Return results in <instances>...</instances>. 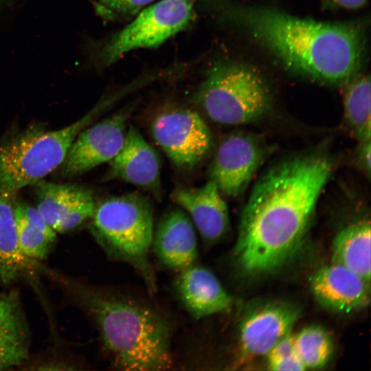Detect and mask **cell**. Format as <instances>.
I'll return each instance as SVG.
<instances>
[{"label": "cell", "instance_id": "6da1fadb", "mask_svg": "<svg viewBox=\"0 0 371 371\" xmlns=\"http://www.w3.org/2000/svg\"><path fill=\"white\" fill-rule=\"evenodd\" d=\"M332 171L327 157L310 154L286 159L262 175L243 211L234 248L243 271L266 273L294 256Z\"/></svg>", "mask_w": 371, "mask_h": 371}, {"label": "cell", "instance_id": "7a4b0ae2", "mask_svg": "<svg viewBox=\"0 0 371 371\" xmlns=\"http://www.w3.org/2000/svg\"><path fill=\"white\" fill-rule=\"evenodd\" d=\"M242 25L290 70L332 85L348 82L360 68L363 36L355 25L317 21L269 8H245Z\"/></svg>", "mask_w": 371, "mask_h": 371}, {"label": "cell", "instance_id": "3957f363", "mask_svg": "<svg viewBox=\"0 0 371 371\" xmlns=\"http://www.w3.org/2000/svg\"><path fill=\"white\" fill-rule=\"evenodd\" d=\"M47 272L95 322L114 366L130 371L172 366L170 327L159 312L138 301Z\"/></svg>", "mask_w": 371, "mask_h": 371}, {"label": "cell", "instance_id": "277c9868", "mask_svg": "<svg viewBox=\"0 0 371 371\" xmlns=\"http://www.w3.org/2000/svg\"><path fill=\"white\" fill-rule=\"evenodd\" d=\"M91 218V232L108 256L133 267L155 292L156 278L148 258L154 235L150 201L137 193L111 196L96 205Z\"/></svg>", "mask_w": 371, "mask_h": 371}, {"label": "cell", "instance_id": "5b68a950", "mask_svg": "<svg viewBox=\"0 0 371 371\" xmlns=\"http://www.w3.org/2000/svg\"><path fill=\"white\" fill-rule=\"evenodd\" d=\"M109 107V101L102 100L69 126L46 131L41 124L34 125L2 145L0 194H15L60 166L78 133Z\"/></svg>", "mask_w": 371, "mask_h": 371}, {"label": "cell", "instance_id": "8992f818", "mask_svg": "<svg viewBox=\"0 0 371 371\" xmlns=\"http://www.w3.org/2000/svg\"><path fill=\"white\" fill-rule=\"evenodd\" d=\"M195 100L213 121L240 125L263 117L271 107V95L256 69L240 63L223 61L208 71Z\"/></svg>", "mask_w": 371, "mask_h": 371}, {"label": "cell", "instance_id": "52a82bcc", "mask_svg": "<svg viewBox=\"0 0 371 371\" xmlns=\"http://www.w3.org/2000/svg\"><path fill=\"white\" fill-rule=\"evenodd\" d=\"M191 0H160L142 10L102 50L109 65L132 50L155 47L184 30L193 18Z\"/></svg>", "mask_w": 371, "mask_h": 371}, {"label": "cell", "instance_id": "ba28073f", "mask_svg": "<svg viewBox=\"0 0 371 371\" xmlns=\"http://www.w3.org/2000/svg\"><path fill=\"white\" fill-rule=\"evenodd\" d=\"M153 137L178 168L190 169L210 150L212 138L209 127L199 113L186 108L162 111L153 120Z\"/></svg>", "mask_w": 371, "mask_h": 371}, {"label": "cell", "instance_id": "9c48e42d", "mask_svg": "<svg viewBox=\"0 0 371 371\" xmlns=\"http://www.w3.org/2000/svg\"><path fill=\"white\" fill-rule=\"evenodd\" d=\"M133 108L134 106H126L81 131L60 166V175L76 176L111 161L124 144L126 123Z\"/></svg>", "mask_w": 371, "mask_h": 371}, {"label": "cell", "instance_id": "30bf717a", "mask_svg": "<svg viewBox=\"0 0 371 371\" xmlns=\"http://www.w3.org/2000/svg\"><path fill=\"white\" fill-rule=\"evenodd\" d=\"M266 154L265 146L256 136L234 133L225 137L216 150L211 180L221 192L236 196L247 188Z\"/></svg>", "mask_w": 371, "mask_h": 371}, {"label": "cell", "instance_id": "8fae6325", "mask_svg": "<svg viewBox=\"0 0 371 371\" xmlns=\"http://www.w3.org/2000/svg\"><path fill=\"white\" fill-rule=\"evenodd\" d=\"M35 183L36 208L56 233L74 230L91 218L96 203L89 189L41 180Z\"/></svg>", "mask_w": 371, "mask_h": 371}, {"label": "cell", "instance_id": "7c38bea8", "mask_svg": "<svg viewBox=\"0 0 371 371\" xmlns=\"http://www.w3.org/2000/svg\"><path fill=\"white\" fill-rule=\"evenodd\" d=\"M299 317L293 305L271 303L257 308L242 321L239 346L242 357L256 358L267 355L291 329Z\"/></svg>", "mask_w": 371, "mask_h": 371}, {"label": "cell", "instance_id": "4fadbf2b", "mask_svg": "<svg viewBox=\"0 0 371 371\" xmlns=\"http://www.w3.org/2000/svg\"><path fill=\"white\" fill-rule=\"evenodd\" d=\"M315 299L330 310L350 313L368 305L370 282L337 263L320 267L311 278Z\"/></svg>", "mask_w": 371, "mask_h": 371}, {"label": "cell", "instance_id": "5bb4252c", "mask_svg": "<svg viewBox=\"0 0 371 371\" xmlns=\"http://www.w3.org/2000/svg\"><path fill=\"white\" fill-rule=\"evenodd\" d=\"M104 179H120L156 196L161 195L158 156L135 127L131 126L126 131L124 144L111 160Z\"/></svg>", "mask_w": 371, "mask_h": 371}, {"label": "cell", "instance_id": "9a60e30c", "mask_svg": "<svg viewBox=\"0 0 371 371\" xmlns=\"http://www.w3.org/2000/svg\"><path fill=\"white\" fill-rule=\"evenodd\" d=\"M170 198L189 213L207 243L216 242L227 233L229 224L228 208L212 180L200 188H175Z\"/></svg>", "mask_w": 371, "mask_h": 371}, {"label": "cell", "instance_id": "2e32d148", "mask_svg": "<svg viewBox=\"0 0 371 371\" xmlns=\"http://www.w3.org/2000/svg\"><path fill=\"white\" fill-rule=\"evenodd\" d=\"M179 271L175 287L185 308L194 319L230 309L232 299L211 271L193 264Z\"/></svg>", "mask_w": 371, "mask_h": 371}, {"label": "cell", "instance_id": "e0dca14e", "mask_svg": "<svg viewBox=\"0 0 371 371\" xmlns=\"http://www.w3.org/2000/svg\"><path fill=\"white\" fill-rule=\"evenodd\" d=\"M152 246L164 266L177 271L194 264L198 255L193 225L179 210L170 212L162 218L153 235Z\"/></svg>", "mask_w": 371, "mask_h": 371}, {"label": "cell", "instance_id": "ac0fdd59", "mask_svg": "<svg viewBox=\"0 0 371 371\" xmlns=\"http://www.w3.org/2000/svg\"><path fill=\"white\" fill-rule=\"evenodd\" d=\"M30 346V328L19 292L0 293V370L23 363Z\"/></svg>", "mask_w": 371, "mask_h": 371}, {"label": "cell", "instance_id": "d6986e66", "mask_svg": "<svg viewBox=\"0 0 371 371\" xmlns=\"http://www.w3.org/2000/svg\"><path fill=\"white\" fill-rule=\"evenodd\" d=\"M15 194H0V284L8 285L37 268L36 262L21 251L14 216Z\"/></svg>", "mask_w": 371, "mask_h": 371}, {"label": "cell", "instance_id": "ffe728a7", "mask_svg": "<svg viewBox=\"0 0 371 371\" xmlns=\"http://www.w3.org/2000/svg\"><path fill=\"white\" fill-rule=\"evenodd\" d=\"M14 216L21 253L34 262L45 259L56 241V232L36 207L23 201L14 199Z\"/></svg>", "mask_w": 371, "mask_h": 371}, {"label": "cell", "instance_id": "44dd1931", "mask_svg": "<svg viewBox=\"0 0 371 371\" xmlns=\"http://www.w3.org/2000/svg\"><path fill=\"white\" fill-rule=\"evenodd\" d=\"M370 223L362 219L341 229L333 240L332 262L370 282Z\"/></svg>", "mask_w": 371, "mask_h": 371}, {"label": "cell", "instance_id": "7402d4cb", "mask_svg": "<svg viewBox=\"0 0 371 371\" xmlns=\"http://www.w3.org/2000/svg\"><path fill=\"white\" fill-rule=\"evenodd\" d=\"M344 115L355 137L363 142L370 139V80L369 76L354 79L346 89Z\"/></svg>", "mask_w": 371, "mask_h": 371}, {"label": "cell", "instance_id": "603a6c76", "mask_svg": "<svg viewBox=\"0 0 371 371\" xmlns=\"http://www.w3.org/2000/svg\"><path fill=\"white\" fill-rule=\"evenodd\" d=\"M295 352L306 369L322 368L333 352V342L328 333L321 326H310L294 335Z\"/></svg>", "mask_w": 371, "mask_h": 371}, {"label": "cell", "instance_id": "cb8c5ba5", "mask_svg": "<svg viewBox=\"0 0 371 371\" xmlns=\"http://www.w3.org/2000/svg\"><path fill=\"white\" fill-rule=\"evenodd\" d=\"M291 333L280 339L267 354V365L270 370H304L305 368L299 359L294 347Z\"/></svg>", "mask_w": 371, "mask_h": 371}, {"label": "cell", "instance_id": "d4e9b609", "mask_svg": "<svg viewBox=\"0 0 371 371\" xmlns=\"http://www.w3.org/2000/svg\"><path fill=\"white\" fill-rule=\"evenodd\" d=\"M156 0H94L99 14L106 18L133 16Z\"/></svg>", "mask_w": 371, "mask_h": 371}, {"label": "cell", "instance_id": "484cf974", "mask_svg": "<svg viewBox=\"0 0 371 371\" xmlns=\"http://www.w3.org/2000/svg\"><path fill=\"white\" fill-rule=\"evenodd\" d=\"M358 157L361 168L370 175V139L360 142Z\"/></svg>", "mask_w": 371, "mask_h": 371}, {"label": "cell", "instance_id": "4316f807", "mask_svg": "<svg viewBox=\"0 0 371 371\" xmlns=\"http://www.w3.org/2000/svg\"><path fill=\"white\" fill-rule=\"evenodd\" d=\"M328 3H333L345 8H357L363 5L366 0H325Z\"/></svg>", "mask_w": 371, "mask_h": 371}]
</instances>
